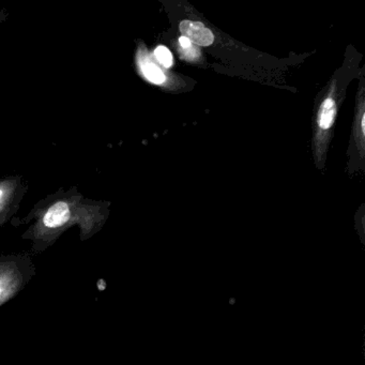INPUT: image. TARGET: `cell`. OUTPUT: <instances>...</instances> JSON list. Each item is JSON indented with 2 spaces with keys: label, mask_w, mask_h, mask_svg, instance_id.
Listing matches in <instances>:
<instances>
[{
  "label": "cell",
  "mask_w": 365,
  "mask_h": 365,
  "mask_svg": "<svg viewBox=\"0 0 365 365\" xmlns=\"http://www.w3.org/2000/svg\"><path fill=\"white\" fill-rule=\"evenodd\" d=\"M10 191L11 187H7V185H0V215L5 210L6 207L9 204Z\"/></svg>",
  "instance_id": "7"
},
{
  "label": "cell",
  "mask_w": 365,
  "mask_h": 365,
  "mask_svg": "<svg viewBox=\"0 0 365 365\" xmlns=\"http://www.w3.org/2000/svg\"><path fill=\"white\" fill-rule=\"evenodd\" d=\"M335 112L336 108H335L334 101L332 99H327L320 108L319 120H318L322 129L328 130L333 125Z\"/></svg>",
  "instance_id": "5"
},
{
  "label": "cell",
  "mask_w": 365,
  "mask_h": 365,
  "mask_svg": "<svg viewBox=\"0 0 365 365\" xmlns=\"http://www.w3.org/2000/svg\"><path fill=\"white\" fill-rule=\"evenodd\" d=\"M179 43H180L181 48H182L183 50H187V48H191L192 46L191 42L185 37H181L180 39H179Z\"/></svg>",
  "instance_id": "8"
},
{
  "label": "cell",
  "mask_w": 365,
  "mask_h": 365,
  "mask_svg": "<svg viewBox=\"0 0 365 365\" xmlns=\"http://www.w3.org/2000/svg\"><path fill=\"white\" fill-rule=\"evenodd\" d=\"M36 275L27 254L0 256V307L18 296Z\"/></svg>",
  "instance_id": "2"
},
{
  "label": "cell",
  "mask_w": 365,
  "mask_h": 365,
  "mask_svg": "<svg viewBox=\"0 0 365 365\" xmlns=\"http://www.w3.org/2000/svg\"><path fill=\"white\" fill-rule=\"evenodd\" d=\"M361 125H362V132L364 133L365 131V117L363 116L362 121H361Z\"/></svg>",
  "instance_id": "9"
},
{
  "label": "cell",
  "mask_w": 365,
  "mask_h": 365,
  "mask_svg": "<svg viewBox=\"0 0 365 365\" xmlns=\"http://www.w3.org/2000/svg\"><path fill=\"white\" fill-rule=\"evenodd\" d=\"M181 34L182 37L187 38L190 42L202 46H209L215 41V36L205 27L204 24L193 21H183L180 23Z\"/></svg>",
  "instance_id": "3"
},
{
  "label": "cell",
  "mask_w": 365,
  "mask_h": 365,
  "mask_svg": "<svg viewBox=\"0 0 365 365\" xmlns=\"http://www.w3.org/2000/svg\"><path fill=\"white\" fill-rule=\"evenodd\" d=\"M140 68H142L145 78L153 84L160 85L165 82L166 78L163 72L155 63H150L148 59H140Z\"/></svg>",
  "instance_id": "4"
},
{
  "label": "cell",
  "mask_w": 365,
  "mask_h": 365,
  "mask_svg": "<svg viewBox=\"0 0 365 365\" xmlns=\"http://www.w3.org/2000/svg\"><path fill=\"white\" fill-rule=\"evenodd\" d=\"M74 223L81 224L83 240L95 234L100 227V222L96 217H81L71 202L61 200L44 211L37 225L26 237L34 241V250L41 252L52 245L61 232Z\"/></svg>",
  "instance_id": "1"
},
{
  "label": "cell",
  "mask_w": 365,
  "mask_h": 365,
  "mask_svg": "<svg viewBox=\"0 0 365 365\" xmlns=\"http://www.w3.org/2000/svg\"><path fill=\"white\" fill-rule=\"evenodd\" d=\"M155 57L158 61L161 63L163 67L170 68L173 65V56L170 51L165 46H161L155 50Z\"/></svg>",
  "instance_id": "6"
}]
</instances>
